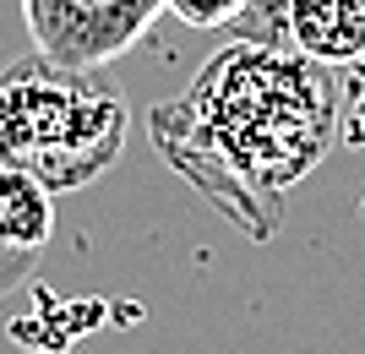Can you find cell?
<instances>
[{
  "instance_id": "3",
  "label": "cell",
  "mask_w": 365,
  "mask_h": 354,
  "mask_svg": "<svg viewBox=\"0 0 365 354\" xmlns=\"http://www.w3.org/2000/svg\"><path fill=\"white\" fill-rule=\"evenodd\" d=\"M164 16V0H22L33 49L66 66H109L137 49Z\"/></svg>"
},
{
  "instance_id": "1",
  "label": "cell",
  "mask_w": 365,
  "mask_h": 354,
  "mask_svg": "<svg viewBox=\"0 0 365 354\" xmlns=\"http://www.w3.org/2000/svg\"><path fill=\"white\" fill-rule=\"evenodd\" d=\"M338 137L333 66L267 38H235L153 109V142L251 240H273L278 207Z\"/></svg>"
},
{
  "instance_id": "2",
  "label": "cell",
  "mask_w": 365,
  "mask_h": 354,
  "mask_svg": "<svg viewBox=\"0 0 365 354\" xmlns=\"http://www.w3.org/2000/svg\"><path fill=\"white\" fill-rule=\"evenodd\" d=\"M131 104L104 66L22 55L0 71V164L49 191H82L125 153Z\"/></svg>"
},
{
  "instance_id": "4",
  "label": "cell",
  "mask_w": 365,
  "mask_h": 354,
  "mask_svg": "<svg viewBox=\"0 0 365 354\" xmlns=\"http://www.w3.org/2000/svg\"><path fill=\"white\" fill-rule=\"evenodd\" d=\"M240 28L245 38L300 49L333 71L365 61V0H251Z\"/></svg>"
},
{
  "instance_id": "6",
  "label": "cell",
  "mask_w": 365,
  "mask_h": 354,
  "mask_svg": "<svg viewBox=\"0 0 365 354\" xmlns=\"http://www.w3.org/2000/svg\"><path fill=\"white\" fill-rule=\"evenodd\" d=\"M164 11L185 28H235L251 11V0H164Z\"/></svg>"
},
{
  "instance_id": "5",
  "label": "cell",
  "mask_w": 365,
  "mask_h": 354,
  "mask_svg": "<svg viewBox=\"0 0 365 354\" xmlns=\"http://www.w3.org/2000/svg\"><path fill=\"white\" fill-rule=\"evenodd\" d=\"M49 234H55V191L0 164V262L28 273Z\"/></svg>"
}]
</instances>
